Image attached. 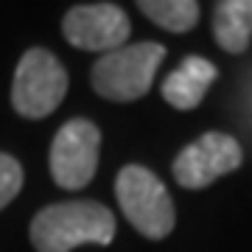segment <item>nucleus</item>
Returning a JSON list of instances; mask_svg holds the SVG:
<instances>
[{
  "label": "nucleus",
  "instance_id": "f257e3e1",
  "mask_svg": "<svg viewBox=\"0 0 252 252\" xmlns=\"http://www.w3.org/2000/svg\"><path fill=\"white\" fill-rule=\"evenodd\" d=\"M115 238V216L107 205L73 199L42 207L31 221V244L36 252H73L81 244L107 247Z\"/></svg>",
  "mask_w": 252,
  "mask_h": 252
},
{
  "label": "nucleus",
  "instance_id": "f03ea898",
  "mask_svg": "<svg viewBox=\"0 0 252 252\" xmlns=\"http://www.w3.org/2000/svg\"><path fill=\"white\" fill-rule=\"evenodd\" d=\"M115 196L126 221L140 235L152 241H162L165 235H171L177 224L171 193L165 190L160 177L149 171L146 165H124L118 171Z\"/></svg>",
  "mask_w": 252,
  "mask_h": 252
},
{
  "label": "nucleus",
  "instance_id": "7ed1b4c3",
  "mask_svg": "<svg viewBox=\"0 0 252 252\" xmlns=\"http://www.w3.org/2000/svg\"><path fill=\"white\" fill-rule=\"evenodd\" d=\"M165 59V48L160 42H137L109 51L93 64L90 84L107 101H137L152 90L157 67Z\"/></svg>",
  "mask_w": 252,
  "mask_h": 252
},
{
  "label": "nucleus",
  "instance_id": "20e7f679",
  "mask_svg": "<svg viewBox=\"0 0 252 252\" xmlns=\"http://www.w3.org/2000/svg\"><path fill=\"white\" fill-rule=\"evenodd\" d=\"M67 93V70L45 48H31L20 56L11 81V107L23 118H48Z\"/></svg>",
  "mask_w": 252,
  "mask_h": 252
},
{
  "label": "nucleus",
  "instance_id": "39448f33",
  "mask_svg": "<svg viewBox=\"0 0 252 252\" xmlns=\"http://www.w3.org/2000/svg\"><path fill=\"white\" fill-rule=\"evenodd\" d=\"M101 132L87 118H73L56 132L51 143V177L59 188L79 190L98 171Z\"/></svg>",
  "mask_w": 252,
  "mask_h": 252
},
{
  "label": "nucleus",
  "instance_id": "423d86ee",
  "mask_svg": "<svg viewBox=\"0 0 252 252\" xmlns=\"http://www.w3.org/2000/svg\"><path fill=\"white\" fill-rule=\"evenodd\" d=\"M244 160V152L238 140L224 132H205L188 143L177 154L171 171L174 180L188 190H202L221 180L224 174H233Z\"/></svg>",
  "mask_w": 252,
  "mask_h": 252
},
{
  "label": "nucleus",
  "instance_id": "0eeeda50",
  "mask_svg": "<svg viewBox=\"0 0 252 252\" xmlns=\"http://www.w3.org/2000/svg\"><path fill=\"white\" fill-rule=\"evenodd\" d=\"M64 39L81 51L109 54L126 45L132 34V23L126 11L115 3H81L67 9L62 20Z\"/></svg>",
  "mask_w": 252,
  "mask_h": 252
},
{
  "label": "nucleus",
  "instance_id": "6e6552de",
  "mask_svg": "<svg viewBox=\"0 0 252 252\" xmlns=\"http://www.w3.org/2000/svg\"><path fill=\"white\" fill-rule=\"evenodd\" d=\"M219 70L213 62H207L202 56H188L185 62L171 70L162 81V98L168 101L174 109H196L210 90V84L216 81Z\"/></svg>",
  "mask_w": 252,
  "mask_h": 252
},
{
  "label": "nucleus",
  "instance_id": "1a4fd4ad",
  "mask_svg": "<svg viewBox=\"0 0 252 252\" xmlns=\"http://www.w3.org/2000/svg\"><path fill=\"white\" fill-rule=\"evenodd\" d=\"M213 36L221 51L244 54L252 39V0H221L213 11Z\"/></svg>",
  "mask_w": 252,
  "mask_h": 252
},
{
  "label": "nucleus",
  "instance_id": "9d476101",
  "mask_svg": "<svg viewBox=\"0 0 252 252\" xmlns=\"http://www.w3.org/2000/svg\"><path fill=\"white\" fill-rule=\"evenodd\" d=\"M137 6L152 23H157L165 31H174V34L190 31L202 14L196 0H140Z\"/></svg>",
  "mask_w": 252,
  "mask_h": 252
},
{
  "label": "nucleus",
  "instance_id": "9b49d317",
  "mask_svg": "<svg viewBox=\"0 0 252 252\" xmlns=\"http://www.w3.org/2000/svg\"><path fill=\"white\" fill-rule=\"evenodd\" d=\"M20 188H23V165L11 154L0 152V210L17 196Z\"/></svg>",
  "mask_w": 252,
  "mask_h": 252
}]
</instances>
